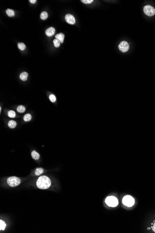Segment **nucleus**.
I'll use <instances>...</instances> for the list:
<instances>
[{
  "label": "nucleus",
  "mask_w": 155,
  "mask_h": 233,
  "mask_svg": "<svg viewBox=\"0 0 155 233\" xmlns=\"http://www.w3.org/2000/svg\"><path fill=\"white\" fill-rule=\"evenodd\" d=\"M36 185L39 189H47L51 186V181L50 179L46 176H41L38 179L36 182Z\"/></svg>",
  "instance_id": "nucleus-1"
},
{
  "label": "nucleus",
  "mask_w": 155,
  "mask_h": 233,
  "mask_svg": "<svg viewBox=\"0 0 155 233\" xmlns=\"http://www.w3.org/2000/svg\"><path fill=\"white\" fill-rule=\"evenodd\" d=\"M105 202L108 206L112 207H115L118 204L117 199L116 197L113 196H108L106 198Z\"/></svg>",
  "instance_id": "nucleus-2"
},
{
  "label": "nucleus",
  "mask_w": 155,
  "mask_h": 233,
  "mask_svg": "<svg viewBox=\"0 0 155 233\" xmlns=\"http://www.w3.org/2000/svg\"><path fill=\"white\" fill-rule=\"evenodd\" d=\"M7 183L11 187H15L19 185L21 183V180L17 177L12 176L8 178Z\"/></svg>",
  "instance_id": "nucleus-3"
},
{
  "label": "nucleus",
  "mask_w": 155,
  "mask_h": 233,
  "mask_svg": "<svg viewBox=\"0 0 155 233\" xmlns=\"http://www.w3.org/2000/svg\"><path fill=\"white\" fill-rule=\"evenodd\" d=\"M123 203L125 206L131 207L135 204V200L131 195H126L123 199Z\"/></svg>",
  "instance_id": "nucleus-4"
},
{
  "label": "nucleus",
  "mask_w": 155,
  "mask_h": 233,
  "mask_svg": "<svg viewBox=\"0 0 155 233\" xmlns=\"http://www.w3.org/2000/svg\"><path fill=\"white\" fill-rule=\"evenodd\" d=\"M143 10L144 14L149 17H152L155 14V9L151 6L146 5L144 6Z\"/></svg>",
  "instance_id": "nucleus-5"
},
{
  "label": "nucleus",
  "mask_w": 155,
  "mask_h": 233,
  "mask_svg": "<svg viewBox=\"0 0 155 233\" xmlns=\"http://www.w3.org/2000/svg\"><path fill=\"white\" fill-rule=\"evenodd\" d=\"M129 45L128 42L125 41H121L118 45V49L121 52H127L129 49Z\"/></svg>",
  "instance_id": "nucleus-6"
},
{
  "label": "nucleus",
  "mask_w": 155,
  "mask_h": 233,
  "mask_svg": "<svg viewBox=\"0 0 155 233\" xmlns=\"http://www.w3.org/2000/svg\"><path fill=\"white\" fill-rule=\"evenodd\" d=\"M66 22L71 25H73L75 23V19L74 17L71 14H67L65 16Z\"/></svg>",
  "instance_id": "nucleus-7"
},
{
  "label": "nucleus",
  "mask_w": 155,
  "mask_h": 233,
  "mask_svg": "<svg viewBox=\"0 0 155 233\" xmlns=\"http://www.w3.org/2000/svg\"><path fill=\"white\" fill-rule=\"evenodd\" d=\"M55 30L54 27H50L46 30V34L48 37L53 36L55 34Z\"/></svg>",
  "instance_id": "nucleus-8"
},
{
  "label": "nucleus",
  "mask_w": 155,
  "mask_h": 233,
  "mask_svg": "<svg viewBox=\"0 0 155 233\" xmlns=\"http://www.w3.org/2000/svg\"><path fill=\"white\" fill-rule=\"evenodd\" d=\"M55 38L60 40V42L61 43H63L64 40V38H65V35L64 34L62 33H60L59 34H58L55 36Z\"/></svg>",
  "instance_id": "nucleus-9"
},
{
  "label": "nucleus",
  "mask_w": 155,
  "mask_h": 233,
  "mask_svg": "<svg viewBox=\"0 0 155 233\" xmlns=\"http://www.w3.org/2000/svg\"><path fill=\"white\" fill-rule=\"evenodd\" d=\"M28 77V74L26 72H23L20 75V78L23 81H26Z\"/></svg>",
  "instance_id": "nucleus-10"
},
{
  "label": "nucleus",
  "mask_w": 155,
  "mask_h": 233,
  "mask_svg": "<svg viewBox=\"0 0 155 233\" xmlns=\"http://www.w3.org/2000/svg\"><path fill=\"white\" fill-rule=\"evenodd\" d=\"M17 123L16 121L13 120L9 121L8 122V126L11 129H14L16 126Z\"/></svg>",
  "instance_id": "nucleus-11"
},
{
  "label": "nucleus",
  "mask_w": 155,
  "mask_h": 233,
  "mask_svg": "<svg viewBox=\"0 0 155 233\" xmlns=\"http://www.w3.org/2000/svg\"><path fill=\"white\" fill-rule=\"evenodd\" d=\"M31 156L33 159L35 160H38L40 158V154L36 151H33L32 152Z\"/></svg>",
  "instance_id": "nucleus-12"
},
{
  "label": "nucleus",
  "mask_w": 155,
  "mask_h": 233,
  "mask_svg": "<svg viewBox=\"0 0 155 233\" xmlns=\"http://www.w3.org/2000/svg\"><path fill=\"white\" fill-rule=\"evenodd\" d=\"M6 13L9 17H14L15 14L14 10L11 9H7L6 10Z\"/></svg>",
  "instance_id": "nucleus-13"
},
{
  "label": "nucleus",
  "mask_w": 155,
  "mask_h": 233,
  "mask_svg": "<svg viewBox=\"0 0 155 233\" xmlns=\"http://www.w3.org/2000/svg\"><path fill=\"white\" fill-rule=\"evenodd\" d=\"M17 111L18 112L20 113H22L26 111V108L24 106L22 105H20L17 108Z\"/></svg>",
  "instance_id": "nucleus-14"
},
{
  "label": "nucleus",
  "mask_w": 155,
  "mask_h": 233,
  "mask_svg": "<svg viewBox=\"0 0 155 233\" xmlns=\"http://www.w3.org/2000/svg\"><path fill=\"white\" fill-rule=\"evenodd\" d=\"M48 16V14L46 12H45V11L43 12L41 14V18L43 20H45L47 18Z\"/></svg>",
  "instance_id": "nucleus-15"
},
{
  "label": "nucleus",
  "mask_w": 155,
  "mask_h": 233,
  "mask_svg": "<svg viewBox=\"0 0 155 233\" xmlns=\"http://www.w3.org/2000/svg\"><path fill=\"white\" fill-rule=\"evenodd\" d=\"M43 172V169L42 168H37L35 171V175L36 176H39L42 174Z\"/></svg>",
  "instance_id": "nucleus-16"
},
{
  "label": "nucleus",
  "mask_w": 155,
  "mask_h": 233,
  "mask_svg": "<svg viewBox=\"0 0 155 233\" xmlns=\"http://www.w3.org/2000/svg\"><path fill=\"white\" fill-rule=\"evenodd\" d=\"M31 119H32V116L29 114H27L25 115L23 118V119L25 121H29L31 120Z\"/></svg>",
  "instance_id": "nucleus-17"
},
{
  "label": "nucleus",
  "mask_w": 155,
  "mask_h": 233,
  "mask_svg": "<svg viewBox=\"0 0 155 233\" xmlns=\"http://www.w3.org/2000/svg\"><path fill=\"white\" fill-rule=\"evenodd\" d=\"M6 226L5 223L2 220L0 221V230H4L5 229Z\"/></svg>",
  "instance_id": "nucleus-18"
},
{
  "label": "nucleus",
  "mask_w": 155,
  "mask_h": 233,
  "mask_svg": "<svg viewBox=\"0 0 155 233\" xmlns=\"http://www.w3.org/2000/svg\"><path fill=\"white\" fill-rule=\"evenodd\" d=\"M8 117H9L10 118H14L15 117L16 115H15V113L14 111L13 110H10L8 111Z\"/></svg>",
  "instance_id": "nucleus-19"
},
{
  "label": "nucleus",
  "mask_w": 155,
  "mask_h": 233,
  "mask_svg": "<svg viewBox=\"0 0 155 233\" xmlns=\"http://www.w3.org/2000/svg\"><path fill=\"white\" fill-rule=\"evenodd\" d=\"M53 42H54V44L55 47L59 48L60 47V44L61 42L60 40H59L57 39H55L53 41Z\"/></svg>",
  "instance_id": "nucleus-20"
},
{
  "label": "nucleus",
  "mask_w": 155,
  "mask_h": 233,
  "mask_svg": "<svg viewBox=\"0 0 155 233\" xmlns=\"http://www.w3.org/2000/svg\"><path fill=\"white\" fill-rule=\"evenodd\" d=\"M18 48L21 50H24L26 49V46L23 43L21 42L18 44Z\"/></svg>",
  "instance_id": "nucleus-21"
},
{
  "label": "nucleus",
  "mask_w": 155,
  "mask_h": 233,
  "mask_svg": "<svg viewBox=\"0 0 155 233\" xmlns=\"http://www.w3.org/2000/svg\"><path fill=\"white\" fill-rule=\"evenodd\" d=\"M49 99L52 102H55L56 101V97H55L54 95L51 94L49 96Z\"/></svg>",
  "instance_id": "nucleus-22"
},
{
  "label": "nucleus",
  "mask_w": 155,
  "mask_h": 233,
  "mask_svg": "<svg viewBox=\"0 0 155 233\" xmlns=\"http://www.w3.org/2000/svg\"><path fill=\"white\" fill-rule=\"evenodd\" d=\"M81 2L85 4H90L93 2V0H81Z\"/></svg>",
  "instance_id": "nucleus-23"
},
{
  "label": "nucleus",
  "mask_w": 155,
  "mask_h": 233,
  "mask_svg": "<svg viewBox=\"0 0 155 233\" xmlns=\"http://www.w3.org/2000/svg\"><path fill=\"white\" fill-rule=\"evenodd\" d=\"M154 225H153L152 227H151V228H152V230L154 232H155V221H154Z\"/></svg>",
  "instance_id": "nucleus-24"
},
{
  "label": "nucleus",
  "mask_w": 155,
  "mask_h": 233,
  "mask_svg": "<svg viewBox=\"0 0 155 233\" xmlns=\"http://www.w3.org/2000/svg\"><path fill=\"white\" fill-rule=\"evenodd\" d=\"M29 2L32 4H35V3H36L37 1L36 0H30Z\"/></svg>",
  "instance_id": "nucleus-25"
}]
</instances>
